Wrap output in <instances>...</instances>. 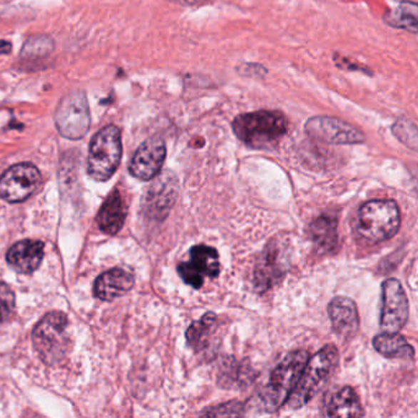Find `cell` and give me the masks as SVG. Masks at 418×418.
<instances>
[{
  "label": "cell",
  "instance_id": "cell-1",
  "mask_svg": "<svg viewBox=\"0 0 418 418\" xmlns=\"http://www.w3.org/2000/svg\"><path fill=\"white\" fill-rule=\"evenodd\" d=\"M235 136L254 150H269L279 144L288 131L287 118L280 111H257L240 114L233 119Z\"/></svg>",
  "mask_w": 418,
  "mask_h": 418
},
{
  "label": "cell",
  "instance_id": "cell-2",
  "mask_svg": "<svg viewBox=\"0 0 418 418\" xmlns=\"http://www.w3.org/2000/svg\"><path fill=\"white\" fill-rule=\"evenodd\" d=\"M339 363V351L334 345H327L313 357L308 358L296 387L285 405L292 409L307 405L330 379Z\"/></svg>",
  "mask_w": 418,
  "mask_h": 418
},
{
  "label": "cell",
  "instance_id": "cell-3",
  "mask_svg": "<svg viewBox=\"0 0 418 418\" xmlns=\"http://www.w3.org/2000/svg\"><path fill=\"white\" fill-rule=\"evenodd\" d=\"M310 355L305 350H297L288 353L271 372L269 382L259 394V401L262 411L275 412L286 404L302 370L308 361Z\"/></svg>",
  "mask_w": 418,
  "mask_h": 418
},
{
  "label": "cell",
  "instance_id": "cell-4",
  "mask_svg": "<svg viewBox=\"0 0 418 418\" xmlns=\"http://www.w3.org/2000/svg\"><path fill=\"white\" fill-rule=\"evenodd\" d=\"M69 322L64 313L51 312L39 320L32 332L34 347L49 366L64 360L70 349Z\"/></svg>",
  "mask_w": 418,
  "mask_h": 418
},
{
  "label": "cell",
  "instance_id": "cell-5",
  "mask_svg": "<svg viewBox=\"0 0 418 418\" xmlns=\"http://www.w3.org/2000/svg\"><path fill=\"white\" fill-rule=\"evenodd\" d=\"M400 223V210L394 200L367 201L358 211V232L373 243L392 238L399 231Z\"/></svg>",
  "mask_w": 418,
  "mask_h": 418
},
{
  "label": "cell",
  "instance_id": "cell-6",
  "mask_svg": "<svg viewBox=\"0 0 418 418\" xmlns=\"http://www.w3.org/2000/svg\"><path fill=\"white\" fill-rule=\"evenodd\" d=\"M122 136L116 126H108L93 136L88 148V173L97 182H106L116 173L122 160Z\"/></svg>",
  "mask_w": 418,
  "mask_h": 418
},
{
  "label": "cell",
  "instance_id": "cell-7",
  "mask_svg": "<svg viewBox=\"0 0 418 418\" xmlns=\"http://www.w3.org/2000/svg\"><path fill=\"white\" fill-rule=\"evenodd\" d=\"M56 127L66 139L78 140L88 134L91 124L88 97L83 91L69 92L58 103Z\"/></svg>",
  "mask_w": 418,
  "mask_h": 418
},
{
  "label": "cell",
  "instance_id": "cell-8",
  "mask_svg": "<svg viewBox=\"0 0 418 418\" xmlns=\"http://www.w3.org/2000/svg\"><path fill=\"white\" fill-rule=\"evenodd\" d=\"M305 131L312 139L330 145H356L366 141L365 133L342 119L327 116L310 118Z\"/></svg>",
  "mask_w": 418,
  "mask_h": 418
},
{
  "label": "cell",
  "instance_id": "cell-9",
  "mask_svg": "<svg viewBox=\"0 0 418 418\" xmlns=\"http://www.w3.org/2000/svg\"><path fill=\"white\" fill-rule=\"evenodd\" d=\"M189 257V262H180L177 267L180 279L187 285L199 290L206 276L210 279L218 277L221 265L216 249L206 244H198L190 249Z\"/></svg>",
  "mask_w": 418,
  "mask_h": 418
},
{
  "label": "cell",
  "instance_id": "cell-10",
  "mask_svg": "<svg viewBox=\"0 0 418 418\" xmlns=\"http://www.w3.org/2000/svg\"><path fill=\"white\" fill-rule=\"evenodd\" d=\"M41 183L39 168L32 163H18L0 177V198L9 203H21L30 198Z\"/></svg>",
  "mask_w": 418,
  "mask_h": 418
},
{
  "label": "cell",
  "instance_id": "cell-11",
  "mask_svg": "<svg viewBox=\"0 0 418 418\" xmlns=\"http://www.w3.org/2000/svg\"><path fill=\"white\" fill-rule=\"evenodd\" d=\"M383 305L380 315V327L384 332H399L409 319V300L400 281L385 280L382 285Z\"/></svg>",
  "mask_w": 418,
  "mask_h": 418
},
{
  "label": "cell",
  "instance_id": "cell-12",
  "mask_svg": "<svg viewBox=\"0 0 418 418\" xmlns=\"http://www.w3.org/2000/svg\"><path fill=\"white\" fill-rule=\"evenodd\" d=\"M165 144L160 138H151L140 145L129 165V172L140 180L155 178L165 158Z\"/></svg>",
  "mask_w": 418,
  "mask_h": 418
},
{
  "label": "cell",
  "instance_id": "cell-13",
  "mask_svg": "<svg viewBox=\"0 0 418 418\" xmlns=\"http://www.w3.org/2000/svg\"><path fill=\"white\" fill-rule=\"evenodd\" d=\"M286 265L279 244L270 242L264 249L254 269V287L258 292L270 290L282 279Z\"/></svg>",
  "mask_w": 418,
  "mask_h": 418
},
{
  "label": "cell",
  "instance_id": "cell-14",
  "mask_svg": "<svg viewBox=\"0 0 418 418\" xmlns=\"http://www.w3.org/2000/svg\"><path fill=\"white\" fill-rule=\"evenodd\" d=\"M327 314L332 329L342 339H352L360 329V315L357 305L349 297L339 296L332 298L327 305Z\"/></svg>",
  "mask_w": 418,
  "mask_h": 418
},
{
  "label": "cell",
  "instance_id": "cell-15",
  "mask_svg": "<svg viewBox=\"0 0 418 418\" xmlns=\"http://www.w3.org/2000/svg\"><path fill=\"white\" fill-rule=\"evenodd\" d=\"M136 277L131 271L114 267L97 277L93 285V295L101 301H114L118 297L127 295L134 287Z\"/></svg>",
  "mask_w": 418,
  "mask_h": 418
},
{
  "label": "cell",
  "instance_id": "cell-16",
  "mask_svg": "<svg viewBox=\"0 0 418 418\" xmlns=\"http://www.w3.org/2000/svg\"><path fill=\"white\" fill-rule=\"evenodd\" d=\"M44 244L41 240H20L9 249L6 262L14 270L21 274H31L39 269L44 260Z\"/></svg>",
  "mask_w": 418,
  "mask_h": 418
},
{
  "label": "cell",
  "instance_id": "cell-17",
  "mask_svg": "<svg viewBox=\"0 0 418 418\" xmlns=\"http://www.w3.org/2000/svg\"><path fill=\"white\" fill-rule=\"evenodd\" d=\"M177 196V182L162 175L148 188L145 196L144 208L146 214L155 218H165Z\"/></svg>",
  "mask_w": 418,
  "mask_h": 418
},
{
  "label": "cell",
  "instance_id": "cell-18",
  "mask_svg": "<svg viewBox=\"0 0 418 418\" xmlns=\"http://www.w3.org/2000/svg\"><path fill=\"white\" fill-rule=\"evenodd\" d=\"M127 215V204L123 199L121 192L118 189H114L101 206L96 218L97 225L100 227L101 231L105 232L107 235H116L122 230Z\"/></svg>",
  "mask_w": 418,
  "mask_h": 418
},
{
  "label": "cell",
  "instance_id": "cell-19",
  "mask_svg": "<svg viewBox=\"0 0 418 418\" xmlns=\"http://www.w3.org/2000/svg\"><path fill=\"white\" fill-rule=\"evenodd\" d=\"M324 414L327 417H362L365 411L356 392L345 387L327 397Z\"/></svg>",
  "mask_w": 418,
  "mask_h": 418
},
{
  "label": "cell",
  "instance_id": "cell-20",
  "mask_svg": "<svg viewBox=\"0 0 418 418\" xmlns=\"http://www.w3.org/2000/svg\"><path fill=\"white\" fill-rule=\"evenodd\" d=\"M310 240L322 253H330L337 249V218L330 215H322L310 226Z\"/></svg>",
  "mask_w": 418,
  "mask_h": 418
},
{
  "label": "cell",
  "instance_id": "cell-21",
  "mask_svg": "<svg viewBox=\"0 0 418 418\" xmlns=\"http://www.w3.org/2000/svg\"><path fill=\"white\" fill-rule=\"evenodd\" d=\"M373 346L375 351L387 358H404L412 360L414 350L399 332H383L374 337Z\"/></svg>",
  "mask_w": 418,
  "mask_h": 418
},
{
  "label": "cell",
  "instance_id": "cell-22",
  "mask_svg": "<svg viewBox=\"0 0 418 418\" xmlns=\"http://www.w3.org/2000/svg\"><path fill=\"white\" fill-rule=\"evenodd\" d=\"M390 26L417 34L418 5L414 1H401L390 10L384 18Z\"/></svg>",
  "mask_w": 418,
  "mask_h": 418
},
{
  "label": "cell",
  "instance_id": "cell-23",
  "mask_svg": "<svg viewBox=\"0 0 418 418\" xmlns=\"http://www.w3.org/2000/svg\"><path fill=\"white\" fill-rule=\"evenodd\" d=\"M218 324V315L213 312H208L201 317L198 322H193L190 327H188L187 344L192 347L195 352H199L204 349L209 342V337L213 334L215 327Z\"/></svg>",
  "mask_w": 418,
  "mask_h": 418
},
{
  "label": "cell",
  "instance_id": "cell-24",
  "mask_svg": "<svg viewBox=\"0 0 418 418\" xmlns=\"http://www.w3.org/2000/svg\"><path fill=\"white\" fill-rule=\"evenodd\" d=\"M56 44L52 37L46 35L34 36L24 44L20 58L24 61H39L52 54Z\"/></svg>",
  "mask_w": 418,
  "mask_h": 418
},
{
  "label": "cell",
  "instance_id": "cell-25",
  "mask_svg": "<svg viewBox=\"0 0 418 418\" xmlns=\"http://www.w3.org/2000/svg\"><path fill=\"white\" fill-rule=\"evenodd\" d=\"M392 131L402 144H405L412 150H417V127L411 119L407 118L397 119L392 126Z\"/></svg>",
  "mask_w": 418,
  "mask_h": 418
},
{
  "label": "cell",
  "instance_id": "cell-26",
  "mask_svg": "<svg viewBox=\"0 0 418 418\" xmlns=\"http://www.w3.org/2000/svg\"><path fill=\"white\" fill-rule=\"evenodd\" d=\"M15 293L9 285L0 282V324L8 322L15 312Z\"/></svg>",
  "mask_w": 418,
  "mask_h": 418
},
{
  "label": "cell",
  "instance_id": "cell-27",
  "mask_svg": "<svg viewBox=\"0 0 418 418\" xmlns=\"http://www.w3.org/2000/svg\"><path fill=\"white\" fill-rule=\"evenodd\" d=\"M243 404L238 402V401H233V402H227L223 405L218 406V407H211L203 412V416H210V417H221V416H240L244 414Z\"/></svg>",
  "mask_w": 418,
  "mask_h": 418
},
{
  "label": "cell",
  "instance_id": "cell-28",
  "mask_svg": "<svg viewBox=\"0 0 418 418\" xmlns=\"http://www.w3.org/2000/svg\"><path fill=\"white\" fill-rule=\"evenodd\" d=\"M238 73L248 76V78H264L267 74V69L259 64H254V63H247V64H242L238 68Z\"/></svg>",
  "mask_w": 418,
  "mask_h": 418
},
{
  "label": "cell",
  "instance_id": "cell-29",
  "mask_svg": "<svg viewBox=\"0 0 418 418\" xmlns=\"http://www.w3.org/2000/svg\"><path fill=\"white\" fill-rule=\"evenodd\" d=\"M173 3L180 5H188V6H193V5H203L206 3H211L213 0H172Z\"/></svg>",
  "mask_w": 418,
  "mask_h": 418
},
{
  "label": "cell",
  "instance_id": "cell-30",
  "mask_svg": "<svg viewBox=\"0 0 418 418\" xmlns=\"http://www.w3.org/2000/svg\"><path fill=\"white\" fill-rule=\"evenodd\" d=\"M13 46L8 41H0V54H9L11 53Z\"/></svg>",
  "mask_w": 418,
  "mask_h": 418
}]
</instances>
